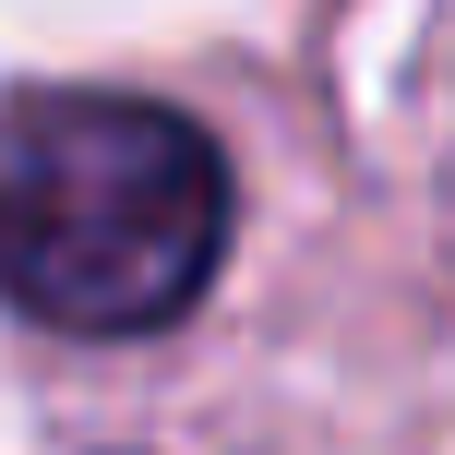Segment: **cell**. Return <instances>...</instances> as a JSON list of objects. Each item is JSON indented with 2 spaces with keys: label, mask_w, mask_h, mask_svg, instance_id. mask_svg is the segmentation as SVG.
Returning <instances> with one entry per match:
<instances>
[{
  "label": "cell",
  "mask_w": 455,
  "mask_h": 455,
  "mask_svg": "<svg viewBox=\"0 0 455 455\" xmlns=\"http://www.w3.org/2000/svg\"><path fill=\"white\" fill-rule=\"evenodd\" d=\"M228 156L156 96L36 84L0 108V299L48 336H168L216 288Z\"/></svg>",
  "instance_id": "cell-1"
}]
</instances>
